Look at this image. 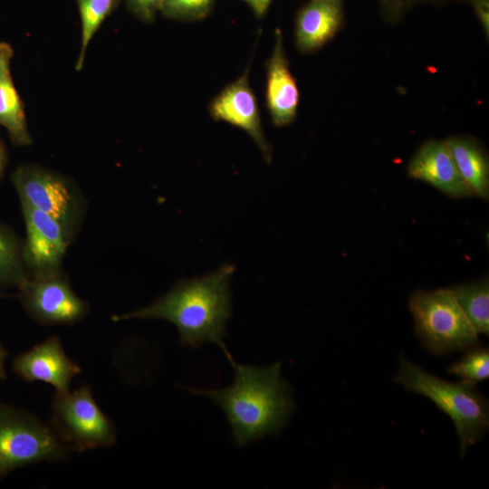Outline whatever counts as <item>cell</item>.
Segmentation results:
<instances>
[{"instance_id": "cell-1", "label": "cell", "mask_w": 489, "mask_h": 489, "mask_svg": "<svg viewBox=\"0 0 489 489\" xmlns=\"http://www.w3.org/2000/svg\"><path fill=\"white\" fill-rule=\"evenodd\" d=\"M234 271L233 265L225 264L202 277L180 281L148 306L112 319L168 321L177 327L182 345L196 349L214 343L230 360L233 358L224 337L232 313L230 281Z\"/></svg>"}, {"instance_id": "cell-2", "label": "cell", "mask_w": 489, "mask_h": 489, "mask_svg": "<svg viewBox=\"0 0 489 489\" xmlns=\"http://www.w3.org/2000/svg\"><path fill=\"white\" fill-rule=\"evenodd\" d=\"M235 372L231 386L220 389L188 388L207 396L222 408L235 442L244 446L285 427L294 410L291 388L282 378L281 363L267 367L229 360Z\"/></svg>"}, {"instance_id": "cell-3", "label": "cell", "mask_w": 489, "mask_h": 489, "mask_svg": "<svg viewBox=\"0 0 489 489\" xmlns=\"http://www.w3.org/2000/svg\"><path fill=\"white\" fill-rule=\"evenodd\" d=\"M394 382L408 391L431 399L452 419L460 439V455L478 442L489 428V404L475 384L458 383L439 379L400 357L399 369Z\"/></svg>"}, {"instance_id": "cell-4", "label": "cell", "mask_w": 489, "mask_h": 489, "mask_svg": "<svg viewBox=\"0 0 489 489\" xmlns=\"http://www.w3.org/2000/svg\"><path fill=\"white\" fill-rule=\"evenodd\" d=\"M408 306L416 334L430 353L445 355L480 346L477 331L450 288L417 290Z\"/></svg>"}, {"instance_id": "cell-5", "label": "cell", "mask_w": 489, "mask_h": 489, "mask_svg": "<svg viewBox=\"0 0 489 489\" xmlns=\"http://www.w3.org/2000/svg\"><path fill=\"white\" fill-rule=\"evenodd\" d=\"M68 450L52 427L34 415L0 404V480L18 467L61 461Z\"/></svg>"}, {"instance_id": "cell-6", "label": "cell", "mask_w": 489, "mask_h": 489, "mask_svg": "<svg viewBox=\"0 0 489 489\" xmlns=\"http://www.w3.org/2000/svg\"><path fill=\"white\" fill-rule=\"evenodd\" d=\"M20 201H25L55 219L71 241L85 212V201L68 177L36 164L19 166L11 176Z\"/></svg>"}, {"instance_id": "cell-7", "label": "cell", "mask_w": 489, "mask_h": 489, "mask_svg": "<svg viewBox=\"0 0 489 489\" xmlns=\"http://www.w3.org/2000/svg\"><path fill=\"white\" fill-rule=\"evenodd\" d=\"M51 427L69 450L83 452L116 442L115 427L95 402L88 385L56 393Z\"/></svg>"}, {"instance_id": "cell-8", "label": "cell", "mask_w": 489, "mask_h": 489, "mask_svg": "<svg viewBox=\"0 0 489 489\" xmlns=\"http://www.w3.org/2000/svg\"><path fill=\"white\" fill-rule=\"evenodd\" d=\"M18 289L25 312L42 325L72 324L89 312L87 302L72 291L62 273L29 277Z\"/></svg>"}, {"instance_id": "cell-9", "label": "cell", "mask_w": 489, "mask_h": 489, "mask_svg": "<svg viewBox=\"0 0 489 489\" xmlns=\"http://www.w3.org/2000/svg\"><path fill=\"white\" fill-rule=\"evenodd\" d=\"M20 203L26 228L23 256L29 277L62 273V259L72 241L52 216L25 201Z\"/></svg>"}, {"instance_id": "cell-10", "label": "cell", "mask_w": 489, "mask_h": 489, "mask_svg": "<svg viewBox=\"0 0 489 489\" xmlns=\"http://www.w3.org/2000/svg\"><path fill=\"white\" fill-rule=\"evenodd\" d=\"M249 67L235 81L227 84L208 105L210 117L225 121L246 132L268 163L272 160V147L262 126L256 97L248 81Z\"/></svg>"}, {"instance_id": "cell-11", "label": "cell", "mask_w": 489, "mask_h": 489, "mask_svg": "<svg viewBox=\"0 0 489 489\" xmlns=\"http://www.w3.org/2000/svg\"><path fill=\"white\" fill-rule=\"evenodd\" d=\"M13 369L25 381L46 382L59 393L68 392L72 379L81 372V368L67 356L61 340L54 335L17 355Z\"/></svg>"}, {"instance_id": "cell-12", "label": "cell", "mask_w": 489, "mask_h": 489, "mask_svg": "<svg viewBox=\"0 0 489 489\" xmlns=\"http://www.w3.org/2000/svg\"><path fill=\"white\" fill-rule=\"evenodd\" d=\"M274 45L265 62V106L275 127L292 124L297 115L299 91L283 47L280 29L275 30Z\"/></svg>"}, {"instance_id": "cell-13", "label": "cell", "mask_w": 489, "mask_h": 489, "mask_svg": "<svg viewBox=\"0 0 489 489\" xmlns=\"http://www.w3.org/2000/svg\"><path fill=\"white\" fill-rule=\"evenodd\" d=\"M408 174L452 197L474 196L460 176L446 141L428 140L411 158Z\"/></svg>"}, {"instance_id": "cell-14", "label": "cell", "mask_w": 489, "mask_h": 489, "mask_svg": "<svg viewBox=\"0 0 489 489\" xmlns=\"http://www.w3.org/2000/svg\"><path fill=\"white\" fill-rule=\"evenodd\" d=\"M341 20L340 0H311L296 16L297 48L302 53L318 50L335 35Z\"/></svg>"}, {"instance_id": "cell-15", "label": "cell", "mask_w": 489, "mask_h": 489, "mask_svg": "<svg viewBox=\"0 0 489 489\" xmlns=\"http://www.w3.org/2000/svg\"><path fill=\"white\" fill-rule=\"evenodd\" d=\"M14 56L12 46L0 42V125L5 127L12 143L15 146L32 144L24 103L14 86L11 62Z\"/></svg>"}, {"instance_id": "cell-16", "label": "cell", "mask_w": 489, "mask_h": 489, "mask_svg": "<svg viewBox=\"0 0 489 489\" xmlns=\"http://www.w3.org/2000/svg\"><path fill=\"white\" fill-rule=\"evenodd\" d=\"M457 170L473 195L489 198V163L485 152L471 139L454 137L446 140Z\"/></svg>"}, {"instance_id": "cell-17", "label": "cell", "mask_w": 489, "mask_h": 489, "mask_svg": "<svg viewBox=\"0 0 489 489\" xmlns=\"http://www.w3.org/2000/svg\"><path fill=\"white\" fill-rule=\"evenodd\" d=\"M477 333L489 334V282L483 280L450 288Z\"/></svg>"}, {"instance_id": "cell-18", "label": "cell", "mask_w": 489, "mask_h": 489, "mask_svg": "<svg viewBox=\"0 0 489 489\" xmlns=\"http://www.w3.org/2000/svg\"><path fill=\"white\" fill-rule=\"evenodd\" d=\"M23 244L12 229L0 224V288L19 287L29 278L24 262Z\"/></svg>"}, {"instance_id": "cell-19", "label": "cell", "mask_w": 489, "mask_h": 489, "mask_svg": "<svg viewBox=\"0 0 489 489\" xmlns=\"http://www.w3.org/2000/svg\"><path fill=\"white\" fill-rule=\"evenodd\" d=\"M121 1L123 0H76L82 25V45L75 65L77 71L83 66L85 52L93 35Z\"/></svg>"}, {"instance_id": "cell-20", "label": "cell", "mask_w": 489, "mask_h": 489, "mask_svg": "<svg viewBox=\"0 0 489 489\" xmlns=\"http://www.w3.org/2000/svg\"><path fill=\"white\" fill-rule=\"evenodd\" d=\"M457 361L448 368V373L463 381L476 384L489 378V350L480 346L465 351Z\"/></svg>"}, {"instance_id": "cell-21", "label": "cell", "mask_w": 489, "mask_h": 489, "mask_svg": "<svg viewBox=\"0 0 489 489\" xmlns=\"http://www.w3.org/2000/svg\"><path fill=\"white\" fill-rule=\"evenodd\" d=\"M216 2V0H164L159 12L168 19L195 22L206 18Z\"/></svg>"}, {"instance_id": "cell-22", "label": "cell", "mask_w": 489, "mask_h": 489, "mask_svg": "<svg viewBox=\"0 0 489 489\" xmlns=\"http://www.w3.org/2000/svg\"><path fill=\"white\" fill-rule=\"evenodd\" d=\"M129 11L139 20L151 23L160 11L164 0H124Z\"/></svg>"}, {"instance_id": "cell-23", "label": "cell", "mask_w": 489, "mask_h": 489, "mask_svg": "<svg viewBox=\"0 0 489 489\" xmlns=\"http://www.w3.org/2000/svg\"><path fill=\"white\" fill-rule=\"evenodd\" d=\"M244 2L254 14V15L261 19L267 13L269 6L273 0H241Z\"/></svg>"}, {"instance_id": "cell-24", "label": "cell", "mask_w": 489, "mask_h": 489, "mask_svg": "<svg viewBox=\"0 0 489 489\" xmlns=\"http://www.w3.org/2000/svg\"><path fill=\"white\" fill-rule=\"evenodd\" d=\"M475 10L485 33L489 32V3L488 0H475Z\"/></svg>"}, {"instance_id": "cell-25", "label": "cell", "mask_w": 489, "mask_h": 489, "mask_svg": "<svg viewBox=\"0 0 489 489\" xmlns=\"http://www.w3.org/2000/svg\"><path fill=\"white\" fill-rule=\"evenodd\" d=\"M6 163H7L6 149H5L4 142L2 141L0 138V180L2 179L4 176Z\"/></svg>"}, {"instance_id": "cell-26", "label": "cell", "mask_w": 489, "mask_h": 489, "mask_svg": "<svg viewBox=\"0 0 489 489\" xmlns=\"http://www.w3.org/2000/svg\"><path fill=\"white\" fill-rule=\"evenodd\" d=\"M7 355L8 353H7L6 349L0 344V379H6V373L5 370L4 364H5V359L7 358Z\"/></svg>"}, {"instance_id": "cell-27", "label": "cell", "mask_w": 489, "mask_h": 489, "mask_svg": "<svg viewBox=\"0 0 489 489\" xmlns=\"http://www.w3.org/2000/svg\"><path fill=\"white\" fill-rule=\"evenodd\" d=\"M5 294H3V292H1L0 290V297L4 296Z\"/></svg>"}, {"instance_id": "cell-28", "label": "cell", "mask_w": 489, "mask_h": 489, "mask_svg": "<svg viewBox=\"0 0 489 489\" xmlns=\"http://www.w3.org/2000/svg\"><path fill=\"white\" fill-rule=\"evenodd\" d=\"M386 1H391V2H393V1H398V0H386Z\"/></svg>"}]
</instances>
